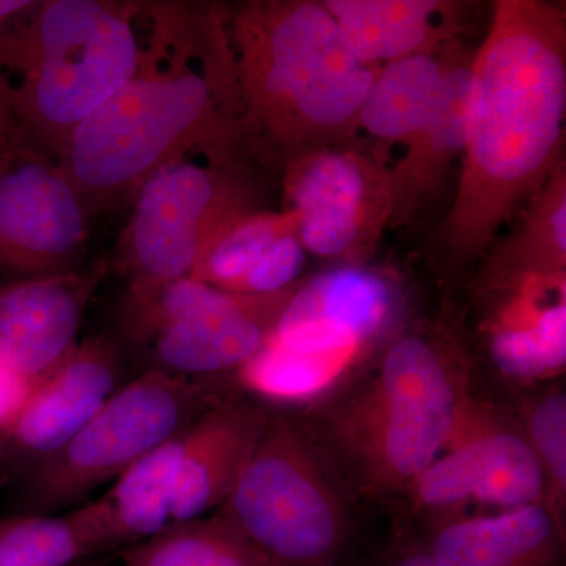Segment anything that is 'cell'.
<instances>
[{
    "label": "cell",
    "instance_id": "cell-23",
    "mask_svg": "<svg viewBox=\"0 0 566 566\" xmlns=\"http://www.w3.org/2000/svg\"><path fill=\"white\" fill-rule=\"evenodd\" d=\"M449 65L441 54H419L381 66L357 114V132L405 144L434 109Z\"/></svg>",
    "mask_w": 566,
    "mask_h": 566
},
{
    "label": "cell",
    "instance_id": "cell-8",
    "mask_svg": "<svg viewBox=\"0 0 566 566\" xmlns=\"http://www.w3.org/2000/svg\"><path fill=\"white\" fill-rule=\"evenodd\" d=\"M248 158L192 148L142 182L120 243L132 285L191 277L223 234L260 211Z\"/></svg>",
    "mask_w": 566,
    "mask_h": 566
},
{
    "label": "cell",
    "instance_id": "cell-21",
    "mask_svg": "<svg viewBox=\"0 0 566 566\" xmlns=\"http://www.w3.org/2000/svg\"><path fill=\"white\" fill-rule=\"evenodd\" d=\"M564 536L549 510L532 504L447 517L424 549L438 566H549Z\"/></svg>",
    "mask_w": 566,
    "mask_h": 566
},
{
    "label": "cell",
    "instance_id": "cell-14",
    "mask_svg": "<svg viewBox=\"0 0 566 566\" xmlns=\"http://www.w3.org/2000/svg\"><path fill=\"white\" fill-rule=\"evenodd\" d=\"M566 274L527 279L476 296L486 304L483 348L513 385L551 381L566 365Z\"/></svg>",
    "mask_w": 566,
    "mask_h": 566
},
{
    "label": "cell",
    "instance_id": "cell-15",
    "mask_svg": "<svg viewBox=\"0 0 566 566\" xmlns=\"http://www.w3.org/2000/svg\"><path fill=\"white\" fill-rule=\"evenodd\" d=\"M122 364L106 338L77 345L33 389L9 427L11 452L28 472L69 444L120 387Z\"/></svg>",
    "mask_w": 566,
    "mask_h": 566
},
{
    "label": "cell",
    "instance_id": "cell-29",
    "mask_svg": "<svg viewBox=\"0 0 566 566\" xmlns=\"http://www.w3.org/2000/svg\"><path fill=\"white\" fill-rule=\"evenodd\" d=\"M25 139L24 134L18 128L13 115L10 114L9 107L3 104L0 98V169L3 164L9 161L10 156L13 155L18 148L21 147Z\"/></svg>",
    "mask_w": 566,
    "mask_h": 566
},
{
    "label": "cell",
    "instance_id": "cell-3",
    "mask_svg": "<svg viewBox=\"0 0 566 566\" xmlns=\"http://www.w3.org/2000/svg\"><path fill=\"white\" fill-rule=\"evenodd\" d=\"M241 133L253 161L282 170L318 148L348 145L379 69L346 48L315 0H252L226 9Z\"/></svg>",
    "mask_w": 566,
    "mask_h": 566
},
{
    "label": "cell",
    "instance_id": "cell-13",
    "mask_svg": "<svg viewBox=\"0 0 566 566\" xmlns=\"http://www.w3.org/2000/svg\"><path fill=\"white\" fill-rule=\"evenodd\" d=\"M406 296L397 275L368 264H338L297 283L271 337L308 353L365 359L400 331Z\"/></svg>",
    "mask_w": 566,
    "mask_h": 566
},
{
    "label": "cell",
    "instance_id": "cell-27",
    "mask_svg": "<svg viewBox=\"0 0 566 566\" xmlns=\"http://www.w3.org/2000/svg\"><path fill=\"white\" fill-rule=\"evenodd\" d=\"M521 428L545 476V506L565 534L566 395L560 387L536 394L524 406Z\"/></svg>",
    "mask_w": 566,
    "mask_h": 566
},
{
    "label": "cell",
    "instance_id": "cell-30",
    "mask_svg": "<svg viewBox=\"0 0 566 566\" xmlns=\"http://www.w3.org/2000/svg\"><path fill=\"white\" fill-rule=\"evenodd\" d=\"M32 6L33 0H0V33L7 31Z\"/></svg>",
    "mask_w": 566,
    "mask_h": 566
},
{
    "label": "cell",
    "instance_id": "cell-5",
    "mask_svg": "<svg viewBox=\"0 0 566 566\" xmlns=\"http://www.w3.org/2000/svg\"><path fill=\"white\" fill-rule=\"evenodd\" d=\"M147 2L43 0L0 33V98L25 139L61 161L71 136L132 77Z\"/></svg>",
    "mask_w": 566,
    "mask_h": 566
},
{
    "label": "cell",
    "instance_id": "cell-10",
    "mask_svg": "<svg viewBox=\"0 0 566 566\" xmlns=\"http://www.w3.org/2000/svg\"><path fill=\"white\" fill-rule=\"evenodd\" d=\"M408 494L419 512L442 521L471 505H545L546 485L521 424L471 394L446 449Z\"/></svg>",
    "mask_w": 566,
    "mask_h": 566
},
{
    "label": "cell",
    "instance_id": "cell-19",
    "mask_svg": "<svg viewBox=\"0 0 566 566\" xmlns=\"http://www.w3.org/2000/svg\"><path fill=\"white\" fill-rule=\"evenodd\" d=\"M346 48L381 69L419 54H442L460 32L458 3L446 0H323Z\"/></svg>",
    "mask_w": 566,
    "mask_h": 566
},
{
    "label": "cell",
    "instance_id": "cell-4",
    "mask_svg": "<svg viewBox=\"0 0 566 566\" xmlns=\"http://www.w3.org/2000/svg\"><path fill=\"white\" fill-rule=\"evenodd\" d=\"M469 397L460 345L449 335L406 331L311 431L367 493H408L446 449Z\"/></svg>",
    "mask_w": 566,
    "mask_h": 566
},
{
    "label": "cell",
    "instance_id": "cell-28",
    "mask_svg": "<svg viewBox=\"0 0 566 566\" xmlns=\"http://www.w3.org/2000/svg\"><path fill=\"white\" fill-rule=\"evenodd\" d=\"M36 386L0 357V428L14 422Z\"/></svg>",
    "mask_w": 566,
    "mask_h": 566
},
{
    "label": "cell",
    "instance_id": "cell-18",
    "mask_svg": "<svg viewBox=\"0 0 566 566\" xmlns=\"http://www.w3.org/2000/svg\"><path fill=\"white\" fill-rule=\"evenodd\" d=\"M471 61L450 57L434 109L405 142L403 156L389 167L390 227L415 221L438 199L453 164L463 158L471 109Z\"/></svg>",
    "mask_w": 566,
    "mask_h": 566
},
{
    "label": "cell",
    "instance_id": "cell-17",
    "mask_svg": "<svg viewBox=\"0 0 566 566\" xmlns=\"http://www.w3.org/2000/svg\"><path fill=\"white\" fill-rule=\"evenodd\" d=\"M96 279L80 273L0 289V357L40 385L76 348Z\"/></svg>",
    "mask_w": 566,
    "mask_h": 566
},
{
    "label": "cell",
    "instance_id": "cell-2",
    "mask_svg": "<svg viewBox=\"0 0 566 566\" xmlns=\"http://www.w3.org/2000/svg\"><path fill=\"white\" fill-rule=\"evenodd\" d=\"M192 148L248 153L226 7L147 2L136 70L73 133L59 164L93 219L129 202L156 169Z\"/></svg>",
    "mask_w": 566,
    "mask_h": 566
},
{
    "label": "cell",
    "instance_id": "cell-9",
    "mask_svg": "<svg viewBox=\"0 0 566 566\" xmlns=\"http://www.w3.org/2000/svg\"><path fill=\"white\" fill-rule=\"evenodd\" d=\"M219 400L192 378L151 370L120 387L69 444L29 471L31 515L80 509Z\"/></svg>",
    "mask_w": 566,
    "mask_h": 566
},
{
    "label": "cell",
    "instance_id": "cell-1",
    "mask_svg": "<svg viewBox=\"0 0 566 566\" xmlns=\"http://www.w3.org/2000/svg\"><path fill=\"white\" fill-rule=\"evenodd\" d=\"M566 14L539 0H499L471 61L460 185L439 227L442 266L479 262L562 161Z\"/></svg>",
    "mask_w": 566,
    "mask_h": 566
},
{
    "label": "cell",
    "instance_id": "cell-6",
    "mask_svg": "<svg viewBox=\"0 0 566 566\" xmlns=\"http://www.w3.org/2000/svg\"><path fill=\"white\" fill-rule=\"evenodd\" d=\"M342 476L308 424L268 411L221 513L270 566H337L349 535Z\"/></svg>",
    "mask_w": 566,
    "mask_h": 566
},
{
    "label": "cell",
    "instance_id": "cell-7",
    "mask_svg": "<svg viewBox=\"0 0 566 566\" xmlns=\"http://www.w3.org/2000/svg\"><path fill=\"white\" fill-rule=\"evenodd\" d=\"M266 412L219 400L118 476L99 499L115 549L221 509Z\"/></svg>",
    "mask_w": 566,
    "mask_h": 566
},
{
    "label": "cell",
    "instance_id": "cell-22",
    "mask_svg": "<svg viewBox=\"0 0 566 566\" xmlns=\"http://www.w3.org/2000/svg\"><path fill=\"white\" fill-rule=\"evenodd\" d=\"M517 218L515 229L482 256L475 296L527 279L566 274L565 159L517 212Z\"/></svg>",
    "mask_w": 566,
    "mask_h": 566
},
{
    "label": "cell",
    "instance_id": "cell-16",
    "mask_svg": "<svg viewBox=\"0 0 566 566\" xmlns=\"http://www.w3.org/2000/svg\"><path fill=\"white\" fill-rule=\"evenodd\" d=\"M296 285L264 296L223 292L202 314L153 334L145 342L155 370L185 378L240 370L274 333Z\"/></svg>",
    "mask_w": 566,
    "mask_h": 566
},
{
    "label": "cell",
    "instance_id": "cell-20",
    "mask_svg": "<svg viewBox=\"0 0 566 566\" xmlns=\"http://www.w3.org/2000/svg\"><path fill=\"white\" fill-rule=\"evenodd\" d=\"M305 263L293 212L260 210L223 234L191 279L222 292L264 296L296 285Z\"/></svg>",
    "mask_w": 566,
    "mask_h": 566
},
{
    "label": "cell",
    "instance_id": "cell-24",
    "mask_svg": "<svg viewBox=\"0 0 566 566\" xmlns=\"http://www.w3.org/2000/svg\"><path fill=\"white\" fill-rule=\"evenodd\" d=\"M115 549L99 501L62 515H24L0 523V566H70Z\"/></svg>",
    "mask_w": 566,
    "mask_h": 566
},
{
    "label": "cell",
    "instance_id": "cell-31",
    "mask_svg": "<svg viewBox=\"0 0 566 566\" xmlns=\"http://www.w3.org/2000/svg\"><path fill=\"white\" fill-rule=\"evenodd\" d=\"M382 566H438L427 549H409L397 554Z\"/></svg>",
    "mask_w": 566,
    "mask_h": 566
},
{
    "label": "cell",
    "instance_id": "cell-25",
    "mask_svg": "<svg viewBox=\"0 0 566 566\" xmlns=\"http://www.w3.org/2000/svg\"><path fill=\"white\" fill-rule=\"evenodd\" d=\"M120 558L125 566H270L222 513L164 528L122 547Z\"/></svg>",
    "mask_w": 566,
    "mask_h": 566
},
{
    "label": "cell",
    "instance_id": "cell-26",
    "mask_svg": "<svg viewBox=\"0 0 566 566\" xmlns=\"http://www.w3.org/2000/svg\"><path fill=\"white\" fill-rule=\"evenodd\" d=\"M363 357L342 353H308L268 338L238 370L249 390L279 403H307L334 392Z\"/></svg>",
    "mask_w": 566,
    "mask_h": 566
},
{
    "label": "cell",
    "instance_id": "cell-11",
    "mask_svg": "<svg viewBox=\"0 0 566 566\" xmlns=\"http://www.w3.org/2000/svg\"><path fill=\"white\" fill-rule=\"evenodd\" d=\"M283 174L286 210L305 252L365 264L390 222L389 167L352 145L318 148Z\"/></svg>",
    "mask_w": 566,
    "mask_h": 566
},
{
    "label": "cell",
    "instance_id": "cell-12",
    "mask_svg": "<svg viewBox=\"0 0 566 566\" xmlns=\"http://www.w3.org/2000/svg\"><path fill=\"white\" fill-rule=\"evenodd\" d=\"M91 221L61 164L24 142L0 169V277L77 273Z\"/></svg>",
    "mask_w": 566,
    "mask_h": 566
}]
</instances>
